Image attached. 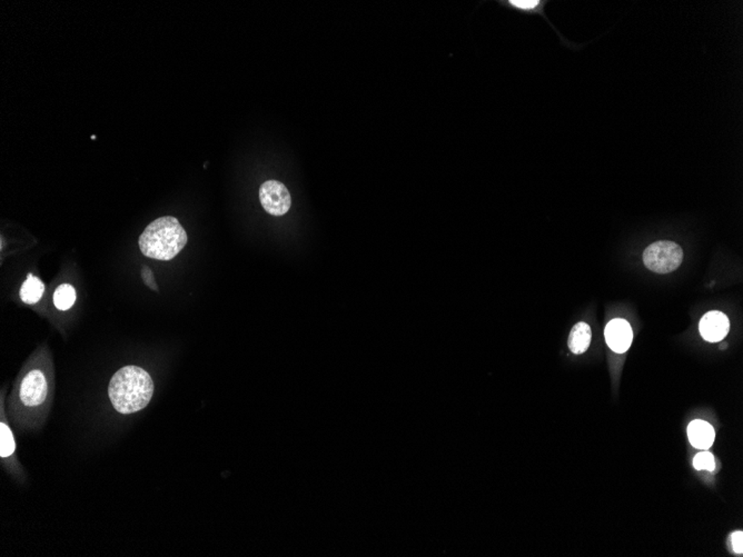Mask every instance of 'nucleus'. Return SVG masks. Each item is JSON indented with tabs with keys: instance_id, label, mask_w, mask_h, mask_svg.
<instances>
[{
	"instance_id": "423d86ee",
	"label": "nucleus",
	"mask_w": 743,
	"mask_h": 557,
	"mask_svg": "<svg viewBox=\"0 0 743 557\" xmlns=\"http://www.w3.org/2000/svg\"><path fill=\"white\" fill-rule=\"evenodd\" d=\"M604 336L613 352L625 353L632 344L633 333L630 324L622 318H615L605 327Z\"/></svg>"
},
{
	"instance_id": "39448f33",
	"label": "nucleus",
	"mask_w": 743,
	"mask_h": 557,
	"mask_svg": "<svg viewBox=\"0 0 743 557\" xmlns=\"http://www.w3.org/2000/svg\"><path fill=\"white\" fill-rule=\"evenodd\" d=\"M48 394L46 376L40 369H32L25 375L19 388V398L26 408H37L45 403Z\"/></svg>"
},
{
	"instance_id": "f8f14e48",
	"label": "nucleus",
	"mask_w": 743,
	"mask_h": 557,
	"mask_svg": "<svg viewBox=\"0 0 743 557\" xmlns=\"http://www.w3.org/2000/svg\"><path fill=\"white\" fill-rule=\"evenodd\" d=\"M0 439H1L0 456H1V458H9L16 451V442H15L13 431L9 429V426L4 423V422L0 424Z\"/></svg>"
},
{
	"instance_id": "2eb2a0df",
	"label": "nucleus",
	"mask_w": 743,
	"mask_h": 557,
	"mask_svg": "<svg viewBox=\"0 0 743 557\" xmlns=\"http://www.w3.org/2000/svg\"><path fill=\"white\" fill-rule=\"evenodd\" d=\"M142 278L146 286L150 287L152 290L158 292V286L157 284H156L154 274H152V269H150V267H147V266H144V267H143Z\"/></svg>"
},
{
	"instance_id": "1a4fd4ad",
	"label": "nucleus",
	"mask_w": 743,
	"mask_h": 557,
	"mask_svg": "<svg viewBox=\"0 0 743 557\" xmlns=\"http://www.w3.org/2000/svg\"><path fill=\"white\" fill-rule=\"evenodd\" d=\"M592 331L588 324L581 322L573 326L570 336L567 339V345L571 352L576 355L584 354L588 350L591 344Z\"/></svg>"
},
{
	"instance_id": "f03ea898",
	"label": "nucleus",
	"mask_w": 743,
	"mask_h": 557,
	"mask_svg": "<svg viewBox=\"0 0 743 557\" xmlns=\"http://www.w3.org/2000/svg\"><path fill=\"white\" fill-rule=\"evenodd\" d=\"M187 237L184 227L173 216H164L148 225L140 235L138 245L146 257L157 260H171L186 246Z\"/></svg>"
},
{
	"instance_id": "4468645a",
	"label": "nucleus",
	"mask_w": 743,
	"mask_h": 557,
	"mask_svg": "<svg viewBox=\"0 0 743 557\" xmlns=\"http://www.w3.org/2000/svg\"><path fill=\"white\" fill-rule=\"evenodd\" d=\"M694 466L698 471H702V470L713 471L715 466V458L709 452L699 453L694 458Z\"/></svg>"
},
{
	"instance_id": "7ed1b4c3",
	"label": "nucleus",
	"mask_w": 743,
	"mask_h": 557,
	"mask_svg": "<svg viewBox=\"0 0 743 557\" xmlns=\"http://www.w3.org/2000/svg\"><path fill=\"white\" fill-rule=\"evenodd\" d=\"M682 260V248L669 240L653 243L644 252V265L654 273H672L680 267Z\"/></svg>"
},
{
	"instance_id": "ddd939ff",
	"label": "nucleus",
	"mask_w": 743,
	"mask_h": 557,
	"mask_svg": "<svg viewBox=\"0 0 743 557\" xmlns=\"http://www.w3.org/2000/svg\"><path fill=\"white\" fill-rule=\"evenodd\" d=\"M507 4L513 9L522 13H534L543 6V3L540 0H509Z\"/></svg>"
},
{
	"instance_id": "9d476101",
	"label": "nucleus",
	"mask_w": 743,
	"mask_h": 557,
	"mask_svg": "<svg viewBox=\"0 0 743 557\" xmlns=\"http://www.w3.org/2000/svg\"><path fill=\"white\" fill-rule=\"evenodd\" d=\"M45 292V285L37 277L32 276V274L27 275V279L20 288V298L23 302L32 305L40 302L42 294Z\"/></svg>"
},
{
	"instance_id": "9b49d317",
	"label": "nucleus",
	"mask_w": 743,
	"mask_h": 557,
	"mask_svg": "<svg viewBox=\"0 0 743 557\" xmlns=\"http://www.w3.org/2000/svg\"><path fill=\"white\" fill-rule=\"evenodd\" d=\"M76 302V290L69 284H63L58 287L54 294V304L61 310H67Z\"/></svg>"
},
{
	"instance_id": "0eeeda50",
	"label": "nucleus",
	"mask_w": 743,
	"mask_h": 557,
	"mask_svg": "<svg viewBox=\"0 0 743 557\" xmlns=\"http://www.w3.org/2000/svg\"><path fill=\"white\" fill-rule=\"evenodd\" d=\"M699 329L706 342L717 343L727 336L730 329V323L725 314L713 310L706 313L701 318Z\"/></svg>"
},
{
	"instance_id": "20e7f679",
	"label": "nucleus",
	"mask_w": 743,
	"mask_h": 557,
	"mask_svg": "<svg viewBox=\"0 0 743 557\" xmlns=\"http://www.w3.org/2000/svg\"><path fill=\"white\" fill-rule=\"evenodd\" d=\"M260 204L270 215H285L292 206V197L287 187L279 180H267L260 188Z\"/></svg>"
},
{
	"instance_id": "dca6fc26",
	"label": "nucleus",
	"mask_w": 743,
	"mask_h": 557,
	"mask_svg": "<svg viewBox=\"0 0 743 557\" xmlns=\"http://www.w3.org/2000/svg\"><path fill=\"white\" fill-rule=\"evenodd\" d=\"M731 546H732L733 552L737 554H742L743 553V533L742 532H735L731 534L730 537Z\"/></svg>"
},
{
	"instance_id": "f257e3e1",
	"label": "nucleus",
	"mask_w": 743,
	"mask_h": 557,
	"mask_svg": "<svg viewBox=\"0 0 743 557\" xmlns=\"http://www.w3.org/2000/svg\"><path fill=\"white\" fill-rule=\"evenodd\" d=\"M154 394V381L138 366H125L116 372L108 386V396L119 413L133 414L144 410Z\"/></svg>"
},
{
	"instance_id": "6e6552de",
	"label": "nucleus",
	"mask_w": 743,
	"mask_h": 557,
	"mask_svg": "<svg viewBox=\"0 0 743 557\" xmlns=\"http://www.w3.org/2000/svg\"><path fill=\"white\" fill-rule=\"evenodd\" d=\"M715 429L704 421L691 422L688 426V437L692 446L699 450L710 448L715 442Z\"/></svg>"
}]
</instances>
